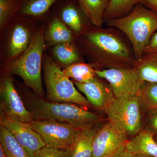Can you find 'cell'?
I'll return each instance as SVG.
<instances>
[{"label": "cell", "instance_id": "obj_1", "mask_svg": "<svg viewBox=\"0 0 157 157\" xmlns=\"http://www.w3.org/2000/svg\"><path fill=\"white\" fill-rule=\"evenodd\" d=\"M107 25L125 34L132 43L135 61L143 58L144 50L157 31V13L140 3L129 14L110 20Z\"/></svg>", "mask_w": 157, "mask_h": 157}, {"label": "cell", "instance_id": "obj_2", "mask_svg": "<svg viewBox=\"0 0 157 157\" xmlns=\"http://www.w3.org/2000/svg\"><path fill=\"white\" fill-rule=\"evenodd\" d=\"M86 44L97 62L108 68H132L136 61L127 45L109 29L98 28L86 34Z\"/></svg>", "mask_w": 157, "mask_h": 157}, {"label": "cell", "instance_id": "obj_3", "mask_svg": "<svg viewBox=\"0 0 157 157\" xmlns=\"http://www.w3.org/2000/svg\"><path fill=\"white\" fill-rule=\"evenodd\" d=\"M28 109L33 120H53L83 128L90 124H98L101 116L76 104L57 103L39 97L29 98Z\"/></svg>", "mask_w": 157, "mask_h": 157}, {"label": "cell", "instance_id": "obj_4", "mask_svg": "<svg viewBox=\"0 0 157 157\" xmlns=\"http://www.w3.org/2000/svg\"><path fill=\"white\" fill-rule=\"evenodd\" d=\"M45 39L42 32L34 36L28 48L8 67L11 73L20 76L38 97L43 98L41 70Z\"/></svg>", "mask_w": 157, "mask_h": 157}, {"label": "cell", "instance_id": "obj_5", "mask_svg": "<svg viewBox=\"0 0 157 157\" xmlns=\"http://www.w3.org/2000/svg\"><path fill=\"white\" fill-rule=\"evenodd\" d=\"M44 70L48 101L73 103L85 107H92L87 99L75 88L70 78L47 56L44 59Z\"/></svg>", "mask_w": 157, "mask_h": 157}, {"label": "cell", "instance_id": "obj_6", "mask_svg": "<svg viewBox=\"0 0 157 157\" xmlns=\"http://www.w3.org/2000/svg\"><path fill=\"white\" fill-rule=\"evenodd\" d=\"M141 107L138 96L114 98L105 112L108 121L115 125L127 137H133L142 130Z\"/></svg>", "mask_w": 157, "mask_h": 157}, {"label": "cell", "instance_id": "obj_7", "mask_svg": "<svg viewBox=\"0 0 157 157\" xmlns=\"http://www.w3.org/2000/svg\"><path fill=\"white\" fill-rule=\"evenodd\" d=\"M46 146L72 150L83 128L53 120H33L28 123Z\"/></svg>", "mask_w": 157, "mask_h": 157}, {"label": "cell", "instance_id": "obj_8", "mask_svg": "<svg viewBox=\"0 0 157 157\" xmlns=\"http://www.w3.org/2000/svg\"><path fill=\"white\" fill-rule=\"evenodd\" d=\"M97 76L106 79L117 99H126L137 96L145 83L135 67L111 68L96 70Z\"/></svg>", "mask_w": 157, "mask_h": 157}, {"label": "cell", "instance_id": "obj_9", "mask_svg": "<svg viewBox=\"0 0 157 157\" xmlns=\"http://www.w3.org/2000/svg\"><path fill=\"white\" fill-rule=\"evenodd\" d=\"M0 111V125L13 135L30 157H35L37 152L46 146L40 135L28 123L11 117Z\"/></svg>", "mask_w": 157, "mask_h": 157}, {"label": "cell", "instance_id": "obj_10", "mask_svg": "<svg viewBox=\"0 0 157 157\" xmlns=\"http://www.w3.org/2000/svg\"><path fill=\"white\" fill-rule=\"evenodd\" d=\"M127 141L123 132L108 121L99 129L95 136L92 157H112L125 146Z\"/></svg>", "mask_w": 157, "mask_h": 157}, {"label": "cell", "instance_id": "obj_11", "mask_svg": "<svg viewBox=\"0 0 157 157\" xmlns=\"http://www.w3.org/2000/svg\"><path fill=\"white\" fill-rule=\"evenodd\" d=\"M0 100V111L26 123H30L33 121L9 75L4 77L1 82Z\"/></svg>", "mask_w": 157, "mask_h": 157}, {"label": "cell", "instance_id": "obj_12", "mask_svg": "<svg viewBox=\"0 0 157 157\" xmlns=\"http://www.w3.org/2000/svg\"><path fill=\"white\" fill-rule=\"evenodd\" d=\"M81 92L84 94L92 107L105 111L115 98L110 85H107L95 77L85 83L74 82Z\"/></svg>", "mask_w": 157, "mask_h": 157}, {"label": "cell", "instance_id": "obj_13", "mask_svg": "<svg viewBox=\"0 0 157 157\" xmlns=\"http://www.w3.org/2000/svg\"><path fill=\"white\" fill-rule=\"evenodd\" d=\"M154 135L148 129H142L131 140L127 141L125 147L134 155L157 157V143Z\"/></svg>", "mask_w": 157, "mask_h": 157}, {"label": "cell", "instance_id": "obj_14", "mask_svg": "<svg viewBox=\"0 0 157 157\" xmlns=\"http://www.w3.org/2000/svg\"><path fill=\"white\" fill-rule=\"evenodd\" d=\"M97 124H90L83 127L72 149V157H92L93 144L99 128Z\"/></svg>", "mask_w": 157, "mask_h": 157}, {"label": "cell", "instance_id": "obj_15", "mask_svg": "<svg viewBox=\"0 0 157 157\" xmlns=\"http://www.w3.org/2000/svg\"><path fill=\"white\" fill-rule=\"evenodd\" d=\"M77 1L87 19L97 27L101 28L109 0Z\"/></svg>", "mask_w": 157, "mask_h": 157}, {"label": "cell", "instance_id": "obj_16", "mask_svg": "<svg viewBox=\"0 0 157 157\" xmlns=\"http://www.w3.org/2000/svg\"><path fill=\"white\" fill-rule=\"evenodd\" d=\"M31 41L27 29L21 25L15 26L11 32L8 45L9 56L13 58L24 53L28 48Z\"/></svg>", "mask_w": 157, "mask_h": 157}, {"label": "cell", "instance_id": "obj_17", "mask_svg": "<svg viewBox=\"0 0 157 157\" xmlns=\"http://www.w3.org/2000/svg\"><path fill=\"white\" fill-rule=\"evenodd\" d=\"M63 22L74 32H78L82 29V17L86 16L78 2H72L63 6L60 11Z\"/></svg>", "mask_w": 157, "mask_h": 157}, {"label": "cell", "instance_id": "obj_18", "mask_svg": "<svg viewBox=\"0 0 157 157\" xmlns=\"http://www.w3.org/2000/svg\"><path fill=\"white\" fill-rule=\"evenodd\" d=\"M73 36L69 29L58 18L51 23L46 35L45 40L50 45L71 43Z\"/></svg>", "mask_w": 157, "mask_h": 157}, {"label": "cell", "instance_id": "obj_19", "mask_svg": "<svg viewBox=\"0 0 157 157\" xmlns=\"http://www.w3.org/2000/svg\"><path fill=\"white\" fill-rule=\"evenodd\" d=\"M0 146L7 157H30L13 135L0 126Z\"/></svg>", "mask_w": 157, "mask_h": 157}, {"label": "cell", "instance_id": "obj_20", "mask_svg": "<svg viewBox=\"0 0 157 157\" xmlns=\"http://www.w3.org/2000/svg\"><path fill=\"white\" fill-rule=\"evenodd\" d=\"M59 0H22L19 13L25 17H39L47 13Z\"/></svg>", "mask_w": 157, "mask_h": 157}, {"label": "cell", "instance_id": "obj_21", "mask_svg": "<svg viewBox=\"0 0 157 157\" xmlns=\"http://www.w3.org/2000/svg\"><path fill=\"white\" fill-rule=\"evenodd\" d=\"M138 3L139 0H109L104 13V21L126 16Z\"/></svg>", "mask_w": 157, "mask_h": 157}, {"label": "cell", "instance_id": "obj_22", "mask_svg": "<svg viewBox=\"0 0 157 157\" xmlns=\"http://www.w3.org/2000/svg\"><path fill=\"white\" fill-rule=\"evenodd\" d=\"M68 78L76 82L85 83L92 80L97 75L91 66L84 63H75L63 70Z\"/></svg>", "mask_w": 157, "mask_h": 157}, {"label": "cell", "instance_id": "obj_23", "mask_svg": "<svg viewBox=\"0 0 157 157\" xmlns=\"http://www.w3.org/2000/svg\"><path fill=\"white\" fill-rule=\"evenodd\" d=\"M135 67L143 81L157 83V56L147 55L136 62Z\"/></svg>", "mask_w": 157, "mask_h": 157}, {"label": "cell", "instance_id": "obj_24", "mask_svg": "<svg viewBox=\"0 0 157 157\" xmlns=\"http://www.w3.org/2000/svg\"><path fill=\"white\" fill-rule=\"evenodd\" d=\"M137 96L141 109L148 111L157 109V83L145 82Z\"/></svg>", "mask_w": 157, "mask_h": 157}, {"label": "cell", "instance_id": "obj_25", "mask_svg": "<svg viewBox=\"0 0 157 157\" xmlns=\"http://www.w3.org/2000/svg\"><path fill=\"white\" fill-rule=\"evenodd\" d=\"M53 52L59 61L68 66L79 60L76 49L70 43H62L55 46Z\"/></svg>", "mask_w": 157, "mask_h": 157}, {"label": "cell", "instance_id": "obj_26", "mask_svg": "<svg viewBox=\"0 0 157 157\" xmlns=\"http://www.w3.org/2000/svg\"><path fill=\"white\" fill-rule=\"evenodd\" d=\"M22 0H0V26L3 27L15 13H19Z\"/></svg>", "mask_w": 157, "mask_h": 157}, {"label": "cell", "instance_id": "obj_27", "mask_svg": "<svg viewBox=\"0 0 157 157\" xmlns=\"http://www.w3.org/2000/svg\"><path fill=\"white\" fill-rule=\"evenodd\" d=\"M72 150L63 149L45 146L36 153L35 157H72Z\"/></svg>", "mask_w": 157, "mask_h": 157}, {"label": "cell", "instance_id": "obj_28", "mask_svg": "<svg viewBox=\"0 0 157 157\" xmlns=\"http://www.w3.org/2000/svg\"><path fill=\"white\" fill-rule=\"evenodd\" d=\"M147 123L146 128L151 131L155 135H157V109L149 110Z\"/></svg>", "mask_w": 157, "mask_h": 157}, {"label": "cell", "instance_id": "obj_29", "mask_svg": "<svg viewBox=\"0 0 157 157\" xmlns=\"http://www.w3.org/2000/svg\"><path fill=\"white\" fill-rule=\"evenodd\" d=\"M144 53L150 55L157 56V31L153 35L145 48Z\"/></svg>", "mask_w": 157, "mask_h": 157}, {"label": "cell", "instance_id": "obj_30", "mask_svg": "<svg viewBox=\"0 0 157 157\" xmlns=\"http://www.w3.org/2000/svg\"><path fill=\"white\" fill-rule=\"evenodd\" d=\"M139 3L157 13V0H139Z\"/></svg>", "mask_w": 157, "mask_h": 157}, {"label": "cell", "instance_id": "obj_31", "mask_svg": "<svg viewBox=\"0 0 157 157\" xmlns=\"http://www.w3.org/2000/svg\"><path fill=\"white\" fill-rule=\"evenodd\" d=\"M134 155L128 151L124 146L118 151L112 157H134Z\"/></svg>", "mask_w": 157, "mask_h": 157}, {"label": "cell", "instance_id": "obj_32", "mask_svg": "<svg viewBox=\"0 0 157 157\" xmlns=\"http://www.w3.org/2000/svg\"><path fill=\"white\" fill-rule=\"evenodd\" d=\"M0 157H7L2 148L1 146H0Z\"/></svg>", "mask_w": 157, "mask_h": 157}, {"label": "cell", "instance_id": "obj_33", "mask_svg": "<svg viewBox=\"0 0 157 157\" xmlns=\"http://www.w3.org/2000/svg\"><path fill=\"white\" fill-rule=\"evenodd\" d=\"M134 157H153L143 155H134Z\"/></svg>", "mask_w": 157, "mask_h": 157}, {"label": "cell", "instance_id": "obj_34", "mask_svg": "<svg viewBox=\"0 0 157 157\" xmlns=\"http://www.w3.org/2000/svg\"><path fill=\"white\" fill-rule=\"evenodd\" d=\"M154 139L157 143V135H154Z\"/></svg>", "mask_w": 157, "mask_h": 157}]
</instances>
